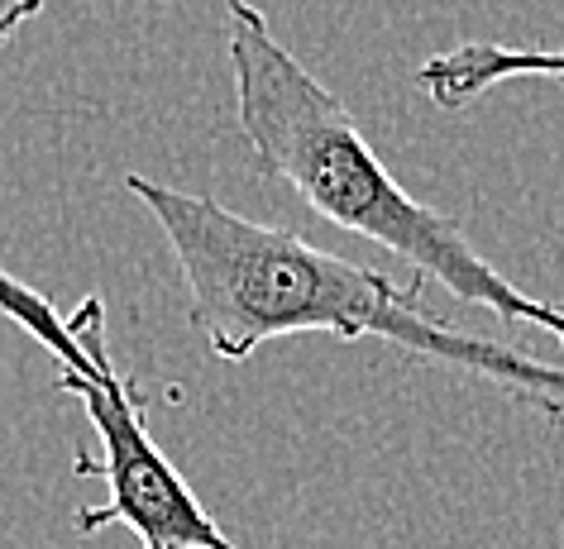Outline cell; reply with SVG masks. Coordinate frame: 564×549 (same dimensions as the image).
<instances>
[{"label":"cell","mask_w":564,"mask_h":549,"mask_svg":"<svg viewBox=\"0 0 564 549\" xmlns=\"http://www.w3.org/2000/svg\"><path fill=\"white\" fill-rule=\"evenodd\" d=\"M124 187L167 234L192 326L206 334L220 363H245L282 334L326 330L340 340H388L416 359L484 377L550 420H564V369L455 330L445 316L426 311L416 292L421 277L402 283L378 267L335 259L306 244L297 230L259 224L210 196L159 187L139 173H124Z\"/></svg>","instance_id":"6da1fadb"},{"label":"cell","mask_w":564,"mask_h":549,"mask_svg":"<svg viewBox=\"0 0 564 549\" xmlns=\"http://www.w3.org/2000/svg\"><path fill=\"white\" fill-rule=\"evenodd\" d=\"M225 39H230L239 134L259 173L292 187L321 220L392 249L412 263L416 277L441 283L449 297L517 326H535L564 344L560 306L502 277L469 244L459 220L406 196L402 182L369 149V134L359 130L349 106L268 30V15L253 0H225Z\"/></svg>","instance_id":"7a4b0ae2"},{"label":"cell","mask_w":564,"mask_h":549,"mask_svg":"<svg viewBox=\"0 0 564 549\" xmlns=\"http://www.w3.org/2000/svg\"><path fill=\"white\" fill-rule=\"evenodd\" d=\"M63 392H73L87 411L106 459L77 454L73 469L82 477H101L110 487V502L82 506L73 516L77 535H96L106 526H130L139 535V549H239L230 535L216 526V516L202 506L192 483L177 473V463L163 454V444L144 426V387L134 377L110 373L106 383L63 373Z\"/></svg>","instance_id":"3957f363"},{"label":"cell","mask_w":564,"mask_h":549,"mask_svg":"<svg viewBox=\"0 0 564 549\" xmlns=\"http://www.w3.org/2000/svg\"><path fill=\"white\" fill-rule=\"evenodd\" d=\"M0 316L15 320L34 344H44L63 363V373L87 377V383H106L116 373L110 349H106V301L101 297H87V301H77L73 316H58V306L44 292L0 267Z\"/></svg>","instance_id":"277c9868"},{"label":"cell","mask_w":564,"mask_h":549,"mask_svg":"<svg viewBox=\"0 0 564 549\" xmlns=\"http://www.w3.org/2000/svg\"><path fill=\"white\" fill-rule=\"evenodd\" d=\"M545 77L564 81V48H507V44H459L421 63V91L441 110H464L502 81Z\"/></svg>","instance_id":"5b68a950"},{"label":"cell","mask_w":564,"mask_h":549,"mask_svg":"<svg viewBox=\"0 0 564 549\" xmlns=\"http://www.w3.org/2000/svg\"><path fill=\"white\" fill-rule=\"evenodd\" d=\"M44 6L48 0H0V48H6L30 20H39V10Z\"/></svg>","instance_id":"8992f818"}]
</instances>
